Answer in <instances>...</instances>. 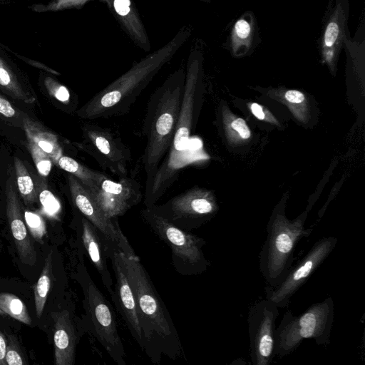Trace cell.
<instances>
[{
	"label": "cell",
	"mask_w": 365,
	"mask_h": 365,
	"mask_svg": "<svg viewBox=\"0 0 365 365\" xmlns=\"http://www.w3.org/2000/svg\"><path fill=\"white\" fill-rule=\"evenodd\" d=\"M192 29L184 25L165 45L149 53L96 93L76 111L86 120L118 117L128 113L158 72L188 40Z\"/></svg>",
	"instance_id": "1"
},
{
	"label": "cell",
	"mask_w": 365,
	"mask_h": 365,
	"mask_svg": "<svg viewBox=\"0 0 365 365\" xmlns=\"http://www.w3.org/2000/svg\"><path fill=\"white\" fill-rule=\"evenodd\" d=\"M118 255L136 300L142 351L157 364L165 356L172 360L182 357L184 351L175 324L140 259L130 258L119 249Z\"/></svg>",
	"instance_id": "2"
},
{
	"label": "cell",
	"mask_w": 365,
	"mask_h": 365,
	"mask_svg": "<svg viewBox=\"0 0 365 365\" xmlns=\"http://www.w3.org/2000/svg\"><path fill=\"white\" fill-rule=\"evenodd\" d=\"M202 60L201 51L195 47L187 58L183 95L171 146L151 184L145 190L143 202L146 208L156 205L188 163V148L200 107Z\"/></svg>",
	"instance_id": "3"
},
{
	"label": "cell",
	"mask_w": 365,
	"mask_h": 365,
	"mask_svg": "<svg viewBox=\"0 0 365 365\" xmlns=\"http://www.w3.org/2000/svg\"><path fill=\"white\" fill-rule=\"evenodd\" d=\"M185 69L179 68L158 86L149 98L143 121L147 139L141 163L145 189L151 184L168 152L175 135L183 95Z\"/></svg>",
	"instance_id": "4"
},
{
	"label": "cell",
	"mask_w": 365,
	"mask_h": 365,
	"mask_svg": "<svg viewBox=\"0 0 365 365\" xmlns=\"http://www.w3.org/2000/svg\"><path fill=\"white\" fill-rule=\"evenodd\" d=\"M304 217L289 221L277 212L269 222L259 255V269L266 286L274 287L282 282L293 264L297 244L312 233V229L304 228Z\"/></svg>",
	"instance_id": "5"
},
{
	"label": "cell",
	"mask_w": 365,
	"mask_h": 365,
	"mask_svg": "<svg viewBox=\"0 0 365 365\" xmlns=\"http://www.w3.org/2000/svg\"><path fill=\"white\" fill-rule=\"evenodd\" d=\"M334 307L331 297L294 315L286 312L275 331V356L282 358L293 353L304 339L318 345L330 343Z\"/></svg>",
	"instance_id": "6"
},
{
	"label": "cell",
	"mask_w": 365,
	"mask_h": 365,
	"mask_svg": "<svg viewBox=\"0 0 365 365\" xmlns=\"http://www.w3.org/2000/svg\"><path fill=\"white\" fill-rule=\"evenodd\" d=\"M140 217L153 233L171 250L174 269L182 276L201 274L210 266L202 248L206 241L190 232L183 230L154 212L141 210Z\"/></svg>",
	"instance_id": "7"
},
{
	"label": "cell",
	"mask_w": 365,
	"mask_h": 365,
	"mask_svg": "<svg viewBox=\"0 0 365 365\" xmlns=\"http://www.w3.org/2000/svg\"><path fill=\"white\" fill-rule=\"evenodd\" d=\"M78 279L84 296L87 329L114 362L118 365H125V351L113 309L83 264L79 267Z\"/></svg>",
	"instance_id": "8"
},
{
	"label": "cell",
	"mask_w": 365,
	"mask_h": 365,
	"mask_svg": "<svg viewBox=\"0 0 365 365\" xmlns=\"http://www.w3.org/2000/svg\"><path fill=\"white\" fill-rule=\"evenodd\" d=\"M83 140L76 145L90 155L104 170L118 178L128 176L131 153L128 146L112 129L86 123L82 128Z\"/></svg>",
	"instance_id": "9"
},
{
	"label": "cell",
	"mask_w": 365,
	"mask_h": 365,
	"mask_svg": "<svg viewBox=\"0 0 365 365\" xmlns=\"http://www.w3.org/2000/svg\"><path fill=\"white\" fill-rule=\"evenodd\" d=\"M151 208L175 226L191 232L210 220L216 211L215 202L207 192L195 187Z\"/></svg>",
	"instance_id": "10"
},
{
	"label": "cell",
	"mask_w": 365,
	"mask_h": 365,
	"mask_svg": "<svg viewBox=\"0 0 365 365\" xmlns=\"http://www.w3.org/2000/svg\"><path fill=\"white\" fill-rule=\"evenodd\" d=\"M337 241L336 237L331 236L316 241L303 258L291 267L280 283L274 287H264L265 298L279 309L288 307L292 296L329 257Z\"/></svg>",
	"instance_id": "11"
},
{
	"label": "cell",
	"mask_w": 365,
	"mask_h": 365,
	"mask_svg": "<svg viewBox=\"0 0 365 365\" xmlns=\"http://www.w3.org/2000/svg\"><path fill=\"white\" fill-rule=\"evenodd\" d=\"M279 307L267 299L255 302L249 309L247 322L250 355L254 365H269L275 356L276 320Z\"/></svg>",
	"instance_id": "12"
},
{
	"label": "cell",
	"mask_w": 365,
	"mask_h": 365,
	"mask_svg": "<svg viewBox=\"0 0 365 365\" xmlns=\"http://www.w3.org/2000/svg\"><path fill=\"white\" fill-rule=\"evenodd\" d=\"M68 184L72 202L80 214L92 223L108 240L114 243L127 257L140 259L121 231L118 218L106 217L89 191L71 174L68 175Z\"/></svg>",
	"instance_id": "13"
},
{
	"label": "cell",
	"mask_w": 365,
	"mask_h": 365,
	"mask_svg": "<svg viewBox=\"0 0 365 365\" xmlns=\"http://www.w3.org/2000/svg\"><path fill=\"white\" fill-rule=\"evenodd\" d=\"M89 192L109 219L123 216L143 197L140 185L134 178L128 176L114 180L108 175Z\"/></svg>",
	"instance_id": "14"
},
{
	"label": "cell",
	"mask_w": 365,
	"mask_h": 365,
	"mask_svg": "<svg viewBox=\"0 0 365 365\" xmlns=\"http://www.w3.org/2000/svg\"><path fill=\"white\" fill-rule=\"evenodd\" d=\"M108 255L115 278L110 294L111 299L123 318L132 337L142 350V331L134 292L120 260L118 247L109 240Z\"/></svg>",
	"instance_id": "15"
},
{
	"label": "cell",
	"mask_w": 365,
	"mask_h": 365,
	"mask_svg": "<svg viewBox=\"0 0 365 365\" xmlns=\"http://www.w3.org/2000/svg\"><path fill=\"white\" fill-rule=\"evenodd\" d=\"M349 0H334L328 6L319 39V48L324 62L331 68L336 63L344 47V40L349 36L348 20Z\"/></svg>",
	"instance_id": "16"
},
{
	"label": "cell",
	"mask_w": 365,
	"mask_h": 365,
	"mask_svg": "<svg viewBox=\"0 0 365 365\" xmlns=\"http://www.w3.org/2000/svg\"><path fill=\"white\" fill-rule=\"evenodd\" d=\"M71 311L63 308L52 312L54 357L56 365H73L78 340L86 329L76 323Z\"/></svg>",
	"instance_id": "17"
},
{
	"label": "cell",
	"mask_w": 365,
	"mask_h": 365,
	"mask_svg": "<svg viewBox=\"0 0 365 365\" xmlns=\"http://www.w3.org/2000/svg\"><path fill=\"white\" fill-rule=\"evenodd\" d=\"M5 194L6 216L19 258L23 264L34 266L36 262V252L26 230L11 178L7 181Z\"/></svg>",
	"instance_id": "18"
},
{
	"label": "cell",
	"mask_w": 365,
	"mask_h": 365,
	"mask_svg": "<svg viewBox=\"0 0 365 365\" xmlns=\"http://www.w3.org/2000/svg\"><path fill=\"white\" fill-rule=\"evenodd\" d=\"M79 234L88 256L101 277L104 287L110 294L113 282L108 269V240L81 214L79 219Z\"/></svg>",
	"instance_id": "19"
},
{
	"label": "cell",
	"mask_w": 365,
	"mask_h": 365,
	"mask_svg": "<svg viewBox=\"0 0 365 365\" xmlns=\"http://www.w3.org/2000/svg\"><path fill=\"white\" fill-rule=\"evenodd\" d=\"M112 11L122 29L144 51H150V42L140 16L132 0H109Z\"/></svg>",
	"instance_id": "20"
},
{
	"label": "cell",
	"mask_w": 365,
	"mask_h": 365,
	"mask_svg": "<svg viewBox=\"0 0 365 365\" xmlns=\"http://www.w3.org/2000/svg\"><path fill=\"white\" fill-rule=\"evenodd\" d=\"M256 18L252 11L243 13L233 24L227 38V48L234 56L247 55L258 43Z\"/></svg>",
	"instance_id": "21"
},
{
	"label": "cell",
	"mask_w": 365,
	"mask_h": 365,
	"mask_svg": "<svg viewBox=\"0 0 365 365\" xmlns=\"http://www.w3.org/2000/svg\"><path fill=\"white\" fill-rule=\"evenodd\" d=\"M24 128L28 141L38 146L49 156L52 162L56 164L63 155L57 136L29 118L24 120Z\"/></svg>",
	"instance_id": "22"
},
{
	"label": "cell",
	"mask_w": 365,
	"mask_h": 365,
	"mask_svg": "<svg viewBox=\"0 0 365 365\" xmlns=\"http://www.w3.org/2000/svg\"><path fill=\"white\" fill-rule=\"evenodd\" d=\"M62 170L75 176L89 191L96 187L108 174L92 170L71 157L62 155L56 163Z\"/></svg>",
	"instance_id": "23"
},
{
	"label": "cell",
	"mask_w": 365,
	"mask_h": 365,
	"mask_svg": "<svg viewBox=\"0 0 365 365\" xmlns=\"http://www.w3.org/2000/svg\"><path fill=\"white\" fill-rule=\"evenodd\" d=\"M53 251L51 250L45 259L41 275L34 287L35 309L38 318L41 317L53 279Z\"/></svg>",
	"instance_id": "24"
},
{
	"label": "cell",
	"mask_w": 365,
	"mask_h": 365,
	"mask_svg": "<svg viewBox=\"0 0 365 365\" xmlns=\"http://www.w3.org/2000/svg\"><path fill=\"white\" fill-rule=\"evenodd\" d=\"M0 86L14 99L27 103H31L35 101L34 97L24 90L17 76L1 55H0Z\"/></svg>",
	"instance_id": "25"
},
{
	"label": "cell",
	"mask_w": 365,
	"mask_h": 365,
	"mask_svg": "<svg viewBox=\"0 0 365 365\" xmlns=\"http://www.w3.org/2000/svg\"><path fill=\"white\" fill-rule=\"evenodd\" d=\"M0 315L9 316L27 325L31 324V317L24 302L13 294L0 293Z\"/></svg>",
	"instance_id": "26"
},
{
	"label": "cell",
	"mask_w": 365,
	"mask_h": 365,
	"mask_svg": "<svg viewBox=\"0 0 365 365\" xmlns=\"http://www.w3.org/2000/svg\"><path fill=\"white\" fill-rule=\"evenodd\" d=\"M14 168L19 193L27 205L37 200V191L24 163L17 157L14 158Z\"/></svg>",
	"instance_id": "27"
},
{
	"label": "cell",
	"mask_w": 365,
	"mask_h": 365,
	"mask_svg": "<svg viewBox=\"0 0 365 365\" xmlns=\"http://www.w3.org/2000/svg\"><path fill=\"white\" fill-rule=\"evenodd\" d=\"M94 0H53L46 5H34L33 9L36 11H57L68 9H80L87 2ZM107 4H110L109 0H98Z\"/></svg>",
	"instance_id": "28"
},
{
	"label": "cell",
	"mask_w": 365,
	"mask_h": 365,
	"mask_svg": "<svg viewBox=\"0 0 365 365\" xmlns=\"http://www.w3.org/2000/svg\"><path fill=\"white\" fill-rule=\"evenodd\" d=\"M28 148L38 173L43 177L48 176L51 170L53 163L49 156L38 146L30 141H28Z\"/></svg>",
	"instance_id": "29"
},
{
	"label": "cell",
	"mask_w": 365,
	"mask_h": 365,
	"mask_svg": "<svg viewBox=\"0 0 365 365\" xmlns=\"http://www.w3.org/2000/svg\"><path fill=\"white\" fill-rule=\"evenodd\" d=\"M24 219L33 237L42 242L43 237L46 235V226L41 215L35 212L25 210Z\"/></svg>",
	"instance_id": "30"
},
{
	"label": "cell",
	"mask_w": 365,
	"mask_h": 365,
	"mask_svg": "<svg viewBox=\"0 0 365 365\" xmlns=\"http://www.w3.org/2000/svg\"><path fill=\"white\" fill-rule=\"evenodd\" d=\"M44 85L48 93L57 101L66 106L70 104L71 93L65 86L50 76L45 78Z\"/></svg>",
	"instance_id": "31"
},
{
	"label": "cell",
	"mask_w": 365,
	"mask_h": 365,
	"mask_svg": "<svg viewBox=\"0 0 365 365\" xmlns=\"http://www.w3.org/2000/svg\"><path fill=\"white\" fill-rule=\"evenodd\" d=\"M38 198L46 215L50 217L58 219L61 207L53 194L48 190L43 189L39 192Z\"/></svg>",
	"instance_id": "32"
},
{
	"label": "cell",
	"mask_w": 365,
	"mask_h": 365,
	"mask_svg": "<svg viewBox=\"0 0 365 365\" xmlns=\"http://www.w3.org/2000/svg\"><path fill=\"white\" fill-rule=\"evenodd\" d=\"M6 364L8 365H24L25 361L17 339L13 335L7 337V346L5 355Z\"/></svg>",
	"instance_id": "33"
},
{
	"label": "cell",
	"mask_w": 365,
	"mask_h": 365,
	"mask_svg": "<svg viewBox=\"0 0 365 365\" xmlns=\"http://www.w3.org/2000/svg\"><path fill=\"white\" fill-rule=\"evenodd\" d=\"M232 128L235 130L241 138L247 139L250 136V130L242 118H236L232 123Z\"/></svg>",
	"instance_id": "34"
},
{
	"label": "cell",
	"mask_w": 365,
	"mask_h": 365,
	"mask_svg": "<svg viewBox=\"0 0 365 365\" xmlns=\"http://www.w3.org/2000/svg\"><path fill=\"white\" fill-rule=\"evenodd\" d=\"M0 113L5 117L11 118L16 114V110L11 103L0 95Z\"/></svg>",
	"instance_id": "35"
},
{
	"label": "cell",
	"mask_w": 365,
	"mask_h": 365,
	"mask_svg": "<svg viewBox=\"0 0 365 365\" xmlns=\"http://www.w3.org/2000/svg\"><path fill=\"white\" fill-rule=\"evenodd\" d=\"M286 99L293 103H300L304 100V94L296 90H289L285 93Z\"/></svg>",
	"instance_id": "36"
},
{
	"label": "cell",
	"mask_w": 365,
	"mask_h": 365,
	"mask_svg": "<svg viewBox=\"0 0 365 365\" xmlns=\"http://www.w3.org/2000/svg\"><path fill=\"white\" fill-rule=\"evenodd\" d=\"M7 346V339L0 331V365H6L5 355Z\"/></svg>",
	"instance_id": "37"
},
{
	"label": "cell",
	"mask_w": 365,
	"mask_h": 365,
	"mask_svg": "<svg viewBox=\"0 0 365 365\" xmlns=\"http://www.w3.org/2000/svg\"><path fill=\"white\" fill-rule=\"evenodd\" d=\"M251 110L252 113L259 119L262 120L264 118V113L262 110V107L257 104L252 103L251 106Z\"/></svg>",
	"instance_id": "38"
},
{
	"label": "cell",
	"mask_w": 365,
	"mask_h": 365,
	"mask_svg": "<svg viewBox=\"0 0 365 365\" xmlns=\"http://www.w3.org/2000/svg\"><path fill=\"white\" fill-rule=\"evenodd\" d=\"M198 1H202L205 3H210L211 2V0H198Z\"/></svg>",
	"instance_id": "39"
}]
</instances>
